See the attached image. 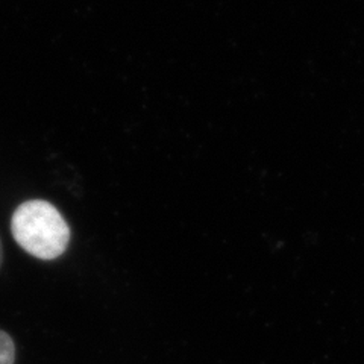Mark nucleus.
Here are the masks:
<instances>
[{
	"mask_svg": "<svg viewBox=\"0 0 364 364\" xmlns=\"http://www.w3.org/2000/svg\"><path fill=\"white\" fill-rule=\"evenodd\" d=\"M14 240L32 257L55 259L65 252L70 228L52 203L32 199L23 202L11 219Z\"/></svg>",
	"mask_w": 364,
	"mask_h": 364,
	"instance_id": "f257e3e1",
	"label": "nucleus"
},
{
	"mask_svg": "<svg viewBox=\"0 0 364 364\" xmlns=\"http://www.w3.org/2000/svg\"><path fill=\"white\" fill-rule=\"evenodd\" d=\"M16 346L11 336L0 329V364H14Z\"/></svg>",
	"mask_w": 364,
	"mask_h": 364,
	"instance_id": "f03ea898",
	"label": "nucleus"
},
{
	"mask_svg": "<svg viewBox=\"0 0 364 364\" xmlns=\"http://www.w3.org/2000/svg\"><path fill=\"white\" fill-rule=\"evenodd\" d=\"M2 261H4V250H2V243H0V267H2Z\"/></svg>",
	"mask_w": 364,
	"mask_h": 364,
	"instance_id": "7ed1b4c3",
	"label": "nucleus"
}]
</instances>
